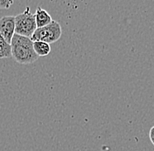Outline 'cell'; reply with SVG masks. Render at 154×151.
I'll list each match as a JSON object with an SVG mask.
<instances>
[{
  "label": "cell",
  "instance_id": "cell-9",
  "mask_svg": "<svg viewBox=\"0 0 154 151\" xmlns=\"http://www.w3.org/2000/svg\"><path fill=\"white\" fill-rule=\"evenodd\" d=\"M149 136H150V140L154 146V126L150 129V133H149Z\"/></svg>",
  "mask_w": 154,
  "mask_h": 151
},
{
  "label": "cell",
  "instance_id": "cell-8",
  "mask_svg": "<svg viewBox=\"0 0 154 151\" xmlns=\"http://www.w3.org/2000/svg\"><path fill=\"white\" fill-rule=\"evenodd\" d=\"M13 4V1L9 0H0V9H9L10 6Z\"/></svg>",
  "mask_w": 154,
  "mask_h": 151
},
{
  "label": "cell",
  "instance_id": "cell-2",
  "mask_svg": "<svg viewBox=\"0 0 154 151\" xmlns=\"http://www.w3.org/2000/svg\"><path fill=\"white\" fill-rule=\"evenodd\" d=\"M37 29L35 16L26 7L22 13L15 16V34L26 38H31Z\"/></svg>",
  "mask_w": 154,
  "mask_h": 151
},
{
  "label": "cell",
  "instance_id": "cell-6",
  "mask_svg": "<svg viewBox=\"0 0 154 151\" xmlns=\"http://www.w3.org/2000/svg\"><path fill=\"white\" fill-rule=\"evenodd\" d=\"M33 49L38 57L48 56L51 52L50 45L41 41H33Z\"/></svg>",
  "mask_w": 154,
  "mask_h": 151
},
{
  "label": "cell",
  "instance_id": "cell-7",
  "mask_svg": "<svg viewBox=\"0 0 154 151\" xmlns=\"http://www.w3.org/2000/svg\"><path fill=\"white\" fill-rule=\"evenodd\" d=\"M11 57V45L0 35V59H8Z\"/></svg>",
  "mask_w": 154,
  "mask_h": 151
},
{
  "label": "cell",
  "instance_id": "cell-1",
  "mask_svg": "<svg viewBox=\"0 0 154 151\" xmlns=\"http://www.w3.org/2000/svg\"><path fill=\"white\" fill-rule=\"evenodd\" d=\"M10 45L11 57L19 64H32L38 59L31 38L14 34Z\"/></svg>",
  "mask_w": 154,
  "mask_h": 151
},
{
  "label": "cell",
  "instance_id": "cell-4",
  "mask_svg": "<svg viewBox=\"0 0 154 151\" xmlns=\"http://www.w3.org/2000/svg\"><path fill=\"white\" fill-rule=\"evenodd\" d=\"M15 34V17L5 16L0 19V35L5 39L7 43H11V40Z\"/></svg>",
  "mask_w": 154,
  "mask_h": 151
},
{
  "label": "cell",
  "instance_id": "cell-3",
  "mask_svg": "<svg viewBox=\"0 0 154 151\" xmlns=\"http://www.w3.org/2000/svg\"><path fill=\"white\" fill-rule=\"evenodd\" d=\"M61 34H62V30L60 25L57 21L53 20L48 26L36 29V31L30 38L32 42L41 41L50 45L59 40L61 37Z\"/></svg>",
  "mask_w": 154,
  "mask_h": 151
},
{
  "label": "cell",
  "instance_id": "cell-5",
  "mask_svg": "<svg viewBox=\"0 0 154 151\" xmlns=\"http://www.w3.org/2000/svg\"><path fill=\"white\" fill-rule=\"evenodd\" d=\"M34 16H35V21H36L37 28L46 26L49 25L53 21L50 14L48 13L46 10L41 8L40 6L37 7L36 11L34 13Z\"/></svg>",
  "mask_w": 154,
  "mask_h": 151
}]
</instances>
